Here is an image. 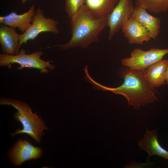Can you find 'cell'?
Masks as SVG:
<instances>
[{"label": "cell", "mask_w": 168, "mask_h": 168, "mask_svg": "<svg viewBox=\"0 0 168 168\" xmlns=\"http://www.w3.org/2000/svg\"><path fill=\"white\" fill-rule=\"evenodd\" d=\"M121 29L131 44H142L151 39L148 30L133 17L127 21Z\"/></svg>", "instance_id": "cell-9"}, {"label": "cell", "mask_w": 168, "mask_h": 168, "mask_svg": "<svg viewBox=\"0 0 168 168\" xmlns=\"http://www.w3.org/2000/svg\"><path fill=\"white\" fill-rule=\"evenodd\" d=\"M44 53L43 51L39 50L28 54L24 49H21L14 55L1 54L0 66L10 68L13 64L16 63L19 65L17 67L19 70L25 68H34L39 70L42 73L47 74L49 69L54 70L55 67L50 63L51 61H45L41 58Z\"/></svg>", "instance_id": "cell-4"}, {"label": "cell", "mask_w": 168, "mask_h": 168, "mask_svg": "<svg viewBox=\"0 0 168 168\" xmlns=\"http://www.w3.org/2000/svg\"><path fill=\"white\" fill-rule=\"evenodd\" d=\"M119 74L124 81L122 84L116 87H109L98 83L91 77L88 72L86 73L84 78L92 84L95 89L109 91L123 96L127 99L128 105L135 109L154 103L157 99L155 88L147 80L144 70H134L125 66L120 68Z\"/></svg>", "instance_id": "cell-1"}, {"label": "cell", "mask_w": 168, "mask_h": 168, "mask_svg": "<svg viewBox=\"0 0 168 168\" xmlns=\"http://www.w3.org/2000/svg\"><path fill=\"white\" fill-rule=\"evenodd\" d=\"M13 28L4 25L0 26V44L4 54L14 55L19 51L20 35Z\"/></svg>", "instance_id": "cell-12"}, {"label": "cell", "mask_w": 168, "mask_h": 168, "mask_svg": "<svg viewBox=\"0 0 168 168\" xmlns=\"http://www.w3.org/2000/svg\"><path fill=\"white\" fill-rule=\"evenodd\" d=\"M134 9L132 0H119L108 16L109 40L112 39L127 21L133 17Z\"/></svg>", "instance_id": "cell-7"}, {"label": "cell", "mask_w": 168, "mask_h": 168, "mask_svg": "<svg viewBox=\"0 0 168 168\" xmlns=\"http://www.w3.org/2000/svg\"><path fill=\"white\" fill-rule=\"evenodd\" d=\"M58 22L51 18H46L42 9L38 7L31 21V24L25 32L20 35L19 49L24 43L29 40H34L43 32H49L58 34L60 31L58 27Z\"/></svg>", "instance_id": "cell-6"}, {"label": "cell", "mask_w": 168, "mask_h": 168, "mask_svg": "<svg viewBox=\"0 0 168 168\" xmlns=\"http://www.w3.org/2000/svg\"><path fill=\"white\" fill-rule=\"evenodd\" d=\"M166 82L168 85V66L167 67L166 73Z\"/></svg>", "instance_id": "cell-19"}, {"label": "cell", "mask_w": 168, "mask_h": 168, "mask_svg": "<svg viewBox=\"0 0 168 168\" xmlns=\"http://www.w3.org/2000/svg\"><path fill=\"white\" fill-rule=\"evenodd\" d=\"M136 7L158 14L168 10V0H136Z\"/></svg>", "instance_id": "cell-16"}, {"label": "cell", "mask_w": 168, "mask_h": 168, "mask_svg": "<svg viewBox=\"0 0 168 168\" xmlns=\"http://www.w3.org/2000/svg\"><path fill=\"white\" fill-rule=\"evenodd\" d=\"M0 104L11 105L17 110L14 113V117L21 123L23 128L17 129L12 134V137L18 134L24 133L29 135L36 142H40L41 137L44 134V130L48 128L36 113L32 112L31 108L28 105L12 98L3 97L0 98Z\"/></svg>", "instance_id": "cell-3"}, {"label": "cell", "mask_w": 168, "mask_h": 168, "mask_svg": "<svg viewBox=\"0 0 168 168\" xmlns=\"http://www.w3.org/2000/svg\"><path fill=\"white\" fill-rule=\"evenodd\" d=\"M41 148L33 146L26 140H19L10 153L11 161L16 166H19L27 160L39 158L41 155Z\"/></svg>", "instance_id": "cell-8"}, {"label": "cell", "mask_w": 168, "mask_h": 168, "mask_svg": "<svg viewBox=\"0 0 168 168\" xmlns=\"http://www.w3.org/2000/svg\"><path fill=\"white\" fill-rule=\"evenodd\" d=\"M22 4L23 5L25 4L27 0H21Z\"/></svg>", "instance_id": "cell-20"}, {"label": "cell", "mask_w": 168, "mask_h": 168, "mask_svg": "<svg viewBox=\"0 0 168 168\" xmlns=\"http://www.w3.org/2000/svg\"><path fill=\"white\" fill-rule=\"evenodd\" d=\"M35 12V6L33 4L27 11L21 14L13 11L7 15L0 16V23L15 29L17 28L24 33L30 26Z\"/></svg>", "instance_id": "cell-11"}, {"label": "cell", "mask_w": 168, "mask_h": 168, "mask_svg": "<svg viewBox=\"0 0 168 168\" xmlns=\"http://www.w3.org/2000/svg\"><path fill=\"white\" fill-rule=\"evenodd\" d=\"M119 0H85L84 5L93 16L98 18L108 17Z\"/></svg>", "instance_id": "cell-15"}, {"label": "cell", "mask_w": 168, "mask_h": 168, "mask_svg": "<svg viewBox=\"0 0 168 168\" xmlns=\"http://www.w3.org/2000/svg\"><path fill=\"white\" fill-rule=\"evenodd\" d=\"M168 53V49L151 48L147 51L134 49L130 56L121 60L124 66L134 70H144L149 66L163 59Z\"/></svg>", "instance_id": "cell-5"}, {"label": "cell", "mask_w": 168, "mask_h": 168, "mask_svg": "<svg viewBox=\"0 0 168 168\" xmlns=\"http://www.w3.org/2000/svg\"><path fill=\"white\" fill-rule=\"evenodd\" d=\"M157 135L158 132L156 129L150 131L147 128L143 138L138 142L139 149L148 153L147 161H149L150 157L154 155L168 160V151L161 145L157 139Z\"/></svg>", "instance_id": "cell-10"}, {"label": "cell", "mask_w": 168, "mask_h": 168, "mask_svg": "<svg viewBox=\"0 0 168 168\" xmlns=\"http://www.w3.org/2000/svg\"><path fill=\"white\" fill-rule=\"evenodd\" d=\"M85 0H65V10L71 18L84 5Z\"/></svg>", "instance_id": "cell-17"}, {"label": "cell", "mask_w": 168, "mask_h": 168, "mask_svg": "<svg viewBox=\"0 0 168 168\" xmlns=\"http://www.w3.org/2000/svg\"><path fill=\"white\" fill-rule=\"evenodd\" d=\"M108 17L97 18L92 15L84 5L71 18V37L62 44L48 47H59L63 50L77 47L87 48L90 44L98 42V36L108 26Z\"/></svg>", "instance_id": "cell-2"}, {"label": "cell", "mask_w": 168, "mask_h": 168, "mask_svg": "<svg viewBox=\"0 0 168 168\" xmlns=\"http://www.w3.org/2000/svg\"><path fill=\"white\" fill-rule=\"evenodd\" d=\"M153 165V164L150 161H147L144 163L132 161L126 165L124 167L127 168H144L152 166Z\"/></svg>", "instance_id": "cell-18"}, {"label": "cell", "mask_w": 168, "mask_h": 168, "mask_svg": "<svg viewBox=\"0 0 168 168\" xmlns=\"http://www.w3.org/2000/svg\"><path fill=\"white\" fill-rule=\"evenodd\" d=\"M168 66V60L162 59L144 70L147 80L153 88L159 87L164 84Z\"/></svg>", "instance_id": "cell-13"}, {"label": "cell", "mask_w": 168, "mask_h": 168, "mask_svg": "<svg viewBox=\"0 0 168 168\" xmlns=\"http://www.w3.org/2000/svg\"><path fill=\"white\" fill-rule=\"evenodd\" d=\"M133 17L148 30L151 38L155 39L158 36L160 30V18L149 14L144 9L136 7Z\"/></svg>", "instance_id": "cell-14"}]
</instances>
